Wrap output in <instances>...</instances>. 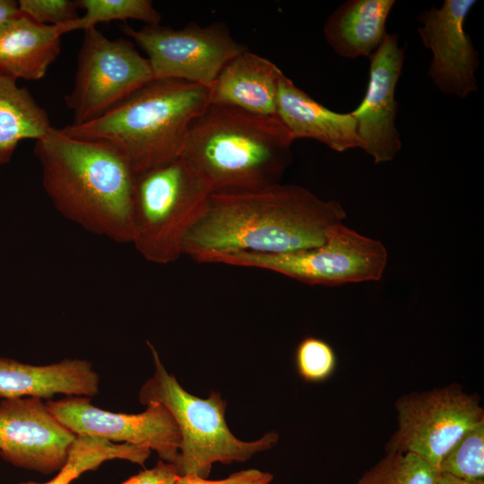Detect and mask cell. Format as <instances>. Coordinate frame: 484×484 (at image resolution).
I'll return each mask as SVG.
<instances>
[{
  "label": "cell",
  "instance_id": "obj_7",
  "mask_svg": "<svg viewBox=\"0 0 484 484\" xmlns=\"http://www.w3.org/2000/svg\"><path fill=\"white\" fill-rule=\"evenodd\" d=\"M387 258L381 241L338 222L326 229L324 241L314 247L282 254L216 252L194 260L263 269L309 285L339 286L381 280Z\"/></svg>",
  "mask_w": 484,
  "mask_h": 484
},
{
  "label": "cell",
  "instance_id": "obj_30",
  "mask_svg": "<svg viewBox=\"0 0 484 484\" xmlns=\"http://www.w3.org/2000/svg\"><path fill=\"white\" fill-rule=\"evenodd\" d=\"M436 484H484V480H476V481L465 480L459 479L457 477H454L451 474L440 471V475Z\"/></svg>",
  "mask_w": 484,
  "mask_h": 484
},
{
  "label": "cell",
  "instance_id": "obj_13",
  "mask_svg": "<svg viewBox=\"0 0 484 484\" xmlns=\"http://www.w3.org/2000/svg\"><path fill=\"white\" fill-rule=\"evenodd\" d=\"M475 4V0H445L440 8L424 10L418 17L421 41L433 55L428 77L439 91L460 99L477 91L479 53L465 30Z\"/></svg>",
  "mask_w": 484,
  "mask_h": 484
},
{
  "label": "cell",
  "instance_id": "obj_6",
  "mask_svg": "<svg viewBox=\"0 0 484 484\" xmlns=\"http://www.w3.org/2000/svg\"><path fill=\"white\" fill-rule=\"evenodd\" d=\"M211 194L181 157L135 175L131 244L149 262L177 261Z\"/></svg>",
  "mask_w": 484,
  "mask_h": 484
},
{
  "label": "cell",
  "instance_id": "obj_15",
  "mask_svg": "<svg viewBox=\"0 0 484 484\" xmlns=\"http://www.w3.org/2000/svg\"><path fill=\"white\" fill-rule=\"evenodd\" d=\"M99 376L92 364L65 359L48 365H31L0 357V397L3 399L54 395L92 397L98 394Z\"/></svg>",
  "mask_w": 484,
  "mask_h": 484
},
{
  "label": "cell",
  "instance_id": "obj_21",
  "mask_svg": "<svg viewBox=\"0 0 484 484\" xmlns=\"http://www.w3.org/2000/svg\"><path fill=\"white\" fill-rule=\"evenodd\" d=\"M151 450L145 446L112 441L91 436H76L64 467L46 483L24 481L18 484H70L88 471H94L108 460L122 459L144 466Z\"/></svg>",
  "mask_w": 484,
  "mask_h": 484
},
{
  "label": "cell",
  "instance_id": "obj_5",
  "mask_svg": "<svg viewBox=\"0 0 484 484\" xmlns=\"http://www.w3.org/2000/svg\"><path fill=\"white\" fill-rule=\"evenodd\" d=\"M147 345L154 373L142 386L139 402L145 406L160 402L174 417L181 434L179 454L174 463L179 476L207 479L214 462H246L277 444L279 434L275 431L252 442L237 438L225 420L227 402L220 393L212 391L205 399L189 393L166 370L155 347L150 341Z\"/></svg>",
  "mask_w": 484,
  "mask_h": 484
},
{
  "label": "cell",
  "instance_id": "obj_9",
  "mask_svg": "<svg viewBox=\"0 0 484 484\" xmlns=\"http://www.w3.org/2000/svg\"><path fill=\"white\" fill-rule=\"evenodd\" d=\"M395 407L398 429L386 453H411L438 469L461 437L484 420L478 396L467 394L460 385L406 394Z\"/></svg>",
  "mask_w": 484,
  "mask_h": 484
},
{
  "label": "cell",
  "instance_id": "obj_10",
  "mask_svg": "<svg viewBox=\"0 0 484 484\" xmlns=\"http://www.w3.org/2000/svg\"><path fill=\"white\" fill-rule=\"evenodd\" d=\"M121 30L147 54L154 80H179L209 89L223 66L247 50L220 22L191 23L180 30L160 24L134 30L125 23Z\"/></svg>",
  "mask_w": 484,
  "mask_h": 484
},
{
  "label": "cell",
  "instance_id": "obj_22",
  "mask_svg": "<svg viewBox=\"0 0 484 484\" xmlns=\"http://www.w3.org/2000/svg\"><path fill=\"white\" fill-rule=\"evenodd\" d=\"M76 3L79 9L84 10V14L60 26L65 34L112 21L138 20L147 25H157L161 20L151 0H78Z\"/></svg>",
  "mask_w": 484,
  "mask_h": 484
},
{
  "label": "cell",
  "instance_id": "obj_8",
  "mask_svg": "<svg viewBox=\"0 0 484 484\" xmlns=\"http://www.w3.org/2000/svg\"><path fill=\"white\" fill-rule=\"evenodd\" d=\"M83 31L73 87L65 96L73 125L103 116L153 80L147 57L132 41L108 39L96 27Z\"/></svg>",
  "mask_w": 484,
  "mask_h": 484
},
{
  "label": "cell",
  "instance_id": "obj_18",
  "mask_svg": "<svg viewBox=\"0 0 484 484\" xmlns=\"http://www.w3.org/2000/svg\"><path fill=\"white\" fill-rule=\"evenodd\" d=\"M60 26L34 22L19 13L0 23V75L42 79L61 51Z\"/></svg>",
  "mask_w": 484,
  "mask_h": 484
},
{
  "label": "cell",
  "instance_id": "obj_14",
  "mask_svg": "<svg viewBox=\"0 0 484 484\" xmlns=\"http://www.w3.org/2000/svg\"><path fill=\"white\" fill-rule=\"evenodd\" d=\"M368 58L367 87L361 102L350 114L356 121L362 150L378 164L393 160L402 148L395 123V89L402 71L404 48L399 47L398 35L387 33Z\"/></svg>",
  "mask_w": 484,
  "mask_h": 484
},
{
  "label": "cell",
  "instance_id": "obj_16",
  "mask_svg": "<svg viewBox=\"0 0 484 484\" xmlns=\"http://www.w3.org/2000/svg\"><path fill=\"white\" fill-rule=\"evenodd\" d=\"M276 117L294 141L313 139L339 152L363 148L350 112L339 113L327 108L284 73L279 83Z\"/></svg>",
  "mask_w": 484,
  "mask_h": 484
},
{
  "label": "cell",
  "instance_id": "obj_26",
  "mask_svg": "<svg viewBox=\"0 0 484 484\" xmlns=\"http://www.w3.org/2000/svg\"><path fill=\"white\" fill-rule=\"evenodd\" d=\"M19 12L38 23L63 26L80 16L76 1L71 0H19Z\"/></svg>",
  "mask_w": 484,
  "mask_h": 484
},
{
  "label": "cell",
  "instance_id": "obj_29",
  "mask_svg": "<svg viewBox=\"0 0 484 484\" xmlns=\"http://www.w3.org/2000/svg\"><path fill=\"white\" fill-rule=\"evenodd\" d=\"M19 13L17 1L0 0V23Z\"/></svg>",
  "mask_w": 484,
  "mask_h": 484
},
{
  "label": "cell",
  "instance_id": "obj_20",
  "mask_svg": "<svg viewBox=\"0 0 484 484\" xmlns=\"http://www.w3.org/2000/svg\"><path fill=\"white\" fill-rule=\"evenodd\" d=\"M16 82L0 75V166L11 160L21 141L39 140L53 127L48 112Z\"/></svg>",
  "mask_w": 484,
  "mask_h": 484
},
{
  "label": "cell",
  "instance_id": "obj_11",
  "mask_svg": "<svg viewBox=\"0 0 484 484\" xmlns=\"http://www.w3.org/2000/svg\"><path fill=\"white\" fill-rule=\"evenodd\" d=\"M52 414L76 436H91L145 446L157 452L160 460L175 463L181 434L169 411L160 402L146 405L138 414L116 413L91 404L85 396L48 400Z\"/></svg>",
  "mask_w": 484,
  "mask_h": 484
},
{
  "label": "cell",
  "instance_id": "obj_2",
  "mask_svg": "<svg viewBox=\"0 0 484 484\" xmlns=\"http://www.w3.org/2000/svg\"><path fill=\"white\" fill-rule=\"evenodd\" d=\"M42 185L65 219L114 242L131 243L135 175L103 142L52 127L34 145Z\"/></svg>",
  "mask_w": 484,
  "mask_h": 484
},
{
  "label": "cell",
  "instance_id": "obj_28",
  "mask_svg": "<svg viewBox=\"0 0 484 484\" xmlns=\"http://www.w3.org/2000/svg\"><path fill=\"white\" fill-rule=\"evenodd\" d=\"M178 477L174 463L159 460L151 469L141 471L121 484H176Z\"/></svg>",
  "mask_w": 484,
  "mask_h": 484
},
{
  "label": "cell",
  "instance_id": "obj_12",
  "mask_svg": "<svg viewBox=\"0 0 484 484\" xmlns=\"http://www.w3.org/2000/svg\"><path fill=\"white\" fill-rule=\"evenodd\" d=\"M76 437L38 397L0 402V456L43 474L59 471Z\"/></svg>",
  "mask_w": 484,
  "mask_h": 484
},
{
  "label": "cell",
  "instance_id": "obj_24",
  "mask_svg": "<svg viewBox=\"0 0 484 484\" xmlns=\"http://www.w3.org/2000/svg\"><path fill=\"white\" fill-rule=\"evenodd\" d=\"M439 470L465 480H484V420L461 437L445 456Z\"/></svg>",
  "mask_w": 484,
  "mask_h": 484
},
{
  "label": "cell",
  "instance_id": "obj_27",
  "mask_svg": "<svg viewBox=\"0 0 484 484\" xmlns=\"http://www.w3.org/2000/svg\"><path fill=\"white\" fill-rule=\"evenodd\" d=\"M272 474L257 469H246L233 472L228 478L209 480L196 476H179L176 484H270Z\"/></svg>",
  "mask_w": 484,
  "mask_h": 484
},
{
  "label": "cell",
  "instance_id": "obj_1",
  "mask_svg": "<svg viewBox=\"0 0 484 484\" xmlns=\"http://www.w3.org/2000/svg\"><path fill=\"white\" fill-rule=\"evenodd\" d=\"M346 212L298 185L281 183L238 193H212L183 243V255L245 251L282 254L321 245Z\"/></svg>",
  "mask_w": 484,
  "mask_h": 484
},
{
  "label": "cell",
  "instance_id": "obj_25",
  "mask_svg": "<svg viewBox=\"0 0 484 484\" xmlns=\"http://www.w3.org/2000/svg\"><path fill=\"white\" fill-rule=\"evenodd\" d=\"M295 365L298 376L305 382L321 383L335 371L337 357L328 342L307 336L296 348Z\"/></svg>",
  "mask_w": 484,
  "mask_h": 484
},
{
  "label": "cell",
  "instance_id": "obj_23",
  "mask_svg": "<svg viewBox=\"0 0 484 484\" xmlns=\"http://www.w3.org/2000/svg\"><path fill=\"white\" fill-rule=\"evenodd\" d=\"M440 470L411 453H386L356 484H436Z\"/></svg>",
  "mask_w": 484,
  "mask_h": 484
},
{
  "label": "cell",
  "instance_id": "obj_19",
  "mask_svg": "<svg viewBox=\"0 0 484 484\" xmlns=\"http://www.w3.org/2000/svg\"><path fill=\"white\" fill-rule=\"evenodd\" d=\"M394 4V0L346 1L324 22L327 43L342 57H369L387 35L385 23Z\"/></svg>",
  "mask_w": 484,
  "mask_h": 484
},
{
  "label": "cell",
  "instance_id": "obj_3",
  "mask_svg": "<svg viewBox=\"0 0 484 484\" xmlns=\"http://www.w3.org/2000/svg\"><path fill=\"white\" fill-rule=\"evenodd\" d=\"M293 142L276 116L209 104L191 124L180 157L212 194L246 192L280 183Z\"/></svg>",
  "mask_w": 484,
  "mask_h": 484
},
{
  "label": "cell",
  "instance_id": "obj_4",
  "mask_svg": "<svg viewBox=\"0 0 484 484\" xmlns=\"http://www.w3.org/2000/svg\"><path fill=\"white\" fill-rule=\"evenodd\" d=\"M210 89L179 80H152L103 116L62 130L117 151L134 175L180 157L194 120L209 106Z\"/></svg>",
  "mask_w": 484,
  "mask_h": 484
},
{
  "label": "cell",
  "instance_id": "obj_17",
  "mask_svg": "<svg viewBox=\"0 0 484 484\" xmlns=\"http://www.w3.org/2000/svg\"><path fill=\"white\" fill-rule=\"evenodd\" d=\"M282 75L272 61L246 50L223 66L210 88L209 104L276 116Z\"/></svg>",
  "mask_w": 484,
  "mask_h": 484
}]
</instances>
